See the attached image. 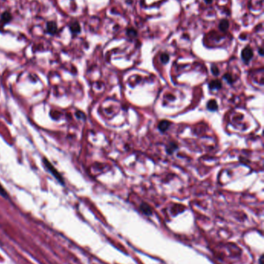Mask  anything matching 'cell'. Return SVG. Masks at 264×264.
Returning <instances> with one entry per match:
<instances>
[{
    "instance_id": "9c48e42d",
    "label": "cell",
    "mask_w": 264,
    "mask_h": 264,
    "mask_svg": "<svg viewBox=\"0 0 264 264\" xmlns=\"http://www.w3.org/2000/svg\"><path fill=\"white\" fill-rule=\"evenodd\" d=\"M140 209L142 212H144V214L147 215V216H150V215L152 214V210H151L150 207L147 204L144 203V204L141 205Z\"/></svg>"
},
{
    "instance_id": "2e32d148",
    "label": "cell",
    "mask_w": 264,
    "mask_h": 264,
    "mask_svg": "<svg viewBox=\"0 0 264 264\" xmlns=\"http://www.w3.org/2000/svg\"><path fill=\"white\" fill-rule=\"evenodd\" d=\"M263 260H264L263 255H262L261 257H260V258H259V264H264Z\"/></svg>"
},
{
    "instance_id": "9a60e30c",
    "label": "cell",
    "mask_w": 264,
    "mask_h": 264,
    "mask_svg": "<svg viewBox=\"0 0 264 264\" xmlns=\"http://www.w3.org/2000/svg\"><path fill=\"white\" fill-rule=\"evenodd\" d=\"M224 78L225 79V80H228L229 82H232L231 77H230V75H229V74H225V75Z\"/></svg>"
},
{
    "instance_id": "8fae6325",
    "label": "cell",
    "mask_w": 264,
    "mask_h": 264,
    "mask_svg": "<svg viewBox=\"0 0 264 264\" xmlns=\"http://www.w3.org/2000/svg\"><path fill=\"white\" fill-rule=\"evenodd\" d=\"M126 33L130 37H134V36H136V35H137V32L134 30L133 28H129V29H127Z\"/></svg>"
},
{
    "instance_id": "52a82bcc",
    "label": "cell",
    "mask_w": 264,
    "mask_h": 264,
    "mask_svg": "<svg viewBox=\"0 0 264 264\" xmlns=\"http://www.w3.org/2000/svg\"><path fill=\"white\" fill-rule=\"evenodd\" d=\"M209 87L211 90H219L221 87V83L220 80H215L211 81V83L209 84Z\"/></svg>"
},
{
    "instance_id": "5bb4252c",
    "label": "cell",
    "mask_w": 264,
    "mask_h": 264,
    "mask_svg": "<svg viewBox=\"0 0 264 264\" xmlns=\"http://www.w3.org/2000/svg\"><path fill=\"white\" fill-rule=\"evenodd\" d=\"M211 71L213 73V74L215 75V76L219 74V69H218L216 66H212L211 67Z\"/></svg>"
},
{
    "instance_id": "3957f363",
    "label": "cell",
    "mask_w": 264,
    "mask_h": 264,
    "mask_svg": "<svg viewBox=\"0 0 264 264\" xmlns=\"http://www.w3.org/2000/svg\"><path fill=\"white\" fill-rule=\"evenodd\" d=\"M58 25L54 21H49L47 23V32L50 35H55L58 32Z\"/></svg>"
},
{
    "instance_id": "7a4b0ae2",
    "label": "cell",
    "mask_w": 264,
    "mask_h": 264,
    "mask_svg": "<svg viewBox=\"0 0 264 264\" xmlns=\"http://www.w3.org/2000/svg\"><path fill=\"white\" fill-rule=\"evenodd\" d=\"M253 56V52L249 46H246L242 51V59L245 63H248Z\"/></svg>"
},
{
    "instance_id": "ba28073f",
    "label": "cell",
    "mask_w": 264,
    "mask_h": 264,
    "mask_svg": "<svg viewBox=\"0 0 264 264\" xmlns=\"http://www.w3.org/2000/svg\"><path fill=\"white\" fill-rule=\"evenodd\" d=\"M229 23L228 20H221V22H220V23H219V29H220L221 31L225 32V31L229 29Z\"/></svg>"
},
{
    "instance_id": "8992f818",
    "label": "cell",
    "mask_w": 264,
    "mask_h": 264,
    "mask_svg": "<svg viewBox=\"0 0 264 264\" xmlns=\"http://www.w3.org/2000/svg\"><path fill=\"white\" fill-rule=\"evenodd\" d=\"M170 125H171V122L168 121H161L159 123L158 128L161 131H165L168 129Z\"/></svg>"
},
{
    "instance_id": "6da1fadb",
    "label": "cell",
    "mask_w": 264,
    "mask_h": 264,
    "mask_svg": "<svg viewBox=\"0 0 264 264\" xmlns=\"http://www.w3.org/2000/svg\"><path fill=\"white\" fill-rule=\"evenodd\" d=\"M43 165L45 166V168H47V170L48 172H50V174H52L53 177L55 178L56 179L58 180V182H60V183H61L62 185H64V182L63 178H62V176L60 175V173L58 172V170L56 169L55 168L53 167V164H51V163H50V162H49L47 158H44L43 159Z\"/></svg>"
},
{
    "instance_id": "30bf717a",
    "label": "cell",
    "mask_w": 264,
    "mask_h": 264,
    "mask_svg": "<svg viewBox=\"0 0 264 264\" xmlns=\"http://www.w3.org/2000/svg\"><path fill=\"white\" fill-rule=\"evenodd\" d=\"M208 109L210 110H216L218 109V104L215 100H211L207 104Z\"/></svg>"
},
{
    "instance_id": "5b68a950",
    "label": "cell",
    "mask_w": 264,
    "mask_h": 264,
    "mask_svg": "<svg viewBox=\"0 0 264 264\" xmlns=\"http://www.w3.org/2000/svg\"><path fill=\"white\" fill-rule=\"evenodd\" d=\"M12 20H13V15H12V14L9 12L6 11L5 13H3L2 15H1V23H2V26L6 25Z\"/></svg>"
},
{
    "instance_id": "e0dca14e",
    "label": "cell",
    "mask_w": 264,
    "mask_h": 264,
    "mask_svg": "<svg viewBox=\"0 0 264 264\" xmlns=\"http://www.w3.org/2000/svg\"><path fill=\"white\" fill-rule=\"evenodd\" d=\"M259 53H260V55H261V56L263 55V49H262V48H260V50H259Z\"/></svg>"
},
{
    "instance_id": "277c9868",
    "label": "cell",
    "mask_w": 264,
    "mask_h": 264,
    "mask_svg": "<svg viewBox=\"0 0 264 264\" xmlns=\"http://www.w3.org/2000/svg\"><path fill=\"white\" fill-rule=\"evenodd\" d=\"M69 29L74 35H77L81 32V26L78 21H74L69 24Z\"/></svg>"
},
{
    "instance_id": "ac0fdd59",
    "label": "cell",
    "mask_w": 264,
    "mask_h": 264,
    "mask_svg": "<svg viewBox=\"0 0 264 264\" xmlns=\"http://www.w3.org/2000/svg\"><path fill=\"white\" fill-rule=\"evenodd\" d=\"M205 2H206L207 3H209V4H210V3H211V2H212V0H205Z\"/></svg>"
},
{
    "instance_id": "4fadbf2b",
    "label": "cell",
    "mask_w": 264,
    "mask_h": 264,
    "mask_svg": "<svg viewBox=\"0 0 264 264\" xmlns=\"http://www.w3.org/2000/svg\"><path fill=\"white\" fill-rule=\"evenodd\" d=\"M0 195H1L2 196L4 197V198H6V197H7V192L4 189V188L2 186V185L1 184H0Z\"/></svg>"
},
{
    "instance_id": "7c38bea8",
    "label": "cell",
    "mask_w": 264,
    "mask_h": 264,
    "mask_svg": "<svg viewBox=\"0 0 264 264\" xmlns=\"http://www.w3.org/2000/svg\"><path fill=\"white\" fill-rule=\"evenodd\" d=\"M160 60L162 61V63H167L169 61V55L167 53H163L161 55Z\"/></svg>"
}]
</instances>
